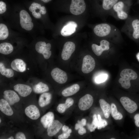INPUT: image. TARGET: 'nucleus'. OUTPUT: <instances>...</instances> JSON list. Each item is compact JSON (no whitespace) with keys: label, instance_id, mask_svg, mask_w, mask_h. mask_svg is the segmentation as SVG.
I'll list each match as a JSON object with an SVG mask.
<instances>
[{"label":"nucleus","instance_id":"412c9836","mask_svg":"<svg viewBox=\"0 0 139 139\" xmlns=\"http://www.w3.org/2000/svg\"><path fill=\"white\" fill-rule=\"evenodd\" d=\"M54 115L51 112H49L42 116L40 122L44 127L47 128L50 124L54 120Z\"/></svg>","mask_w":139,"mask_h":139},{"label":"nucleus","instance_id":"5fc2aeb1","mask_svg":"<svg viewBox=\"0 0 139 139\" xmlns=\"http://www.w3.org/2000/svg\"><path fill=\"white\" fill-rule=\"evenodd\" d=\"M138 139H139V138Z\"/></svg>","mask_w":139,"mask_h":139},{"label":"nucleus","instance_id":"aec40b11","mask_svg":"<svg viewBox=\"0 0 139 139\" xmlns=\"http://www.w3.org/2000/svg\"><path fill=\"white\" fill-rule=\"evenodd\" d=\"M0 110L3 113L8 116H11L13 113V111L10 105L4 99H0Z\"/></svg>","mask_w":139,"mask_h":139},{"label":"nucleus","instance_id":"cd10ccee","mask_svg":"<svg viewBox=\"0 0 139 139\" xmlns=\"http://www.w3.org/2000/svg\"><path fill=\"white\" fill-rule=\"evenodd\" d=\"M0 72L2 75L8 78L12 77L14 74L13 70L6 68L4 64L1 62L0 63Z\"/></svg>","mask_w":139,"mask_h":139},{"label":"nucleus","instance_id":"603ef678","mask_svg":"<svg viewBox=\"0 0 139 139\" xmlns=\"http://www.w3.org/2000/svg\"><path fill=\"white\" fill-rule=\"evenodd\" d=\"M115 138H111V139H115Z\"/></svg>","mask_w":139,"mask_h":139},{"label":"nucleus","instance_id":"1a4fd4ad","mask_svg":"<svg viewBox=\"0 0 139 139\" xmlns=\"http://www.w3.org/2000/svg\"><path fill=\"white\" fill-rule=\"evenodd\" d=\"M51 74L53 79L59 84L65 83L67 80L66 73L64 71L58 68H54L51 71Z\"/></svg>","mask_w":139,"mask_h":139},{"label":"nucleus","instance_id":"7ed1b4c3","mask_svg":"<svg viewBox=\"0 0 139 139\" xmlns=\"http://www.w3.org/2000/svg\"><path fill=\"white\" fill-rule=\"evenodd\" d=\"M120 75L121 77L119 79V82L121 86L126 89L130 87L131 85L130 81L136 79L137 77L136 72L130 69L123 70L121 72Z\"/></svg>","mask_w":139,"mask_h":139},{"label":"nucleus","instance_id":"9d476101","mask_svg":"<svg viewBox=\"0 0 139 139\" xmlns=\"http://www.w3.org/2000/svg\"><path fill=\"white\" fill-rule=\"evenodd\" d=\"M75 48L74 43L71 41H67L64 44L61 54V57L64 60L69 59Z\"/></svg>","mask_w":139,"mask_h":139},{"label":"nucleus","instance_id":"423d86ee","mask_svg":"<svg viewBox=\"0 0 139 139\" xmlns=\"http://www.w3.org/2000/svg\"><path fill=\"white\" fill-rule=\"evenodd\" d=\"M51 47V45L49 43L46 44L44 41H39L36 43L35 48L38 53L43 55L44 58L48 59L51 54V51L50 50Z\"/></svg>","mask_w":139,"mask_h":139},{"label":"nucleus","instance_id":"e433bc0d","mask_svg":"<svg viewBox=\"0 0 139 139\" xmlns=\"http://www.w3.org/2000/svg\"><path fill=\"white\" fill-rule=\"evenodd\" d=\"M16 139H25L26 137L24 134L21 132H19L16 133L15 136Z\"/></svg>","mask_w":139,"mask_h":139},{"label":"nucleus","instance_id":"c756f323","mask_svg":"<svg viewBox=\"0 0 139 139\" xmlns=\"http://www.w3.org/2000/svg\"><path fill=\"white\" fill-rule=\"evenodd\" d=\"M111 115L113 118L116 120H121L123 118L122 114L118 112L116 105L114 103L111 105Z\"/></svg>","mask_w":139,"mask_h":139},{"label":"nucleus","instance_id":"a878e982","mask_svg":"<svg viewBox=\"0 0 139 139\" xmlns=\"http://www.w3.org/2000/svg\"><path fill=\"white\" fill-rule=\"evenodd\" d=\"M13 50L12 45L8 42H4L0 44V53L4 55H8L11 53Z\"/></svg>","mask_w":139,"mask_h":139},{"label":"nucleus","instance_id":"58836bf2","mask_svg":"<svg viewBox=\"0 0 139 139\" xmlns=\"http://www.w3.org/2000/svg\"><path fill=\"white\" fill-rule=\"evenodd\" d=\"M33 16L35 18L37 19L40 18L41 17V14L40 12L34 11L32 12Z\"/></svg>","mask_w":139,"mask_h":139},{"label":"nucleus","instance_id":"3c124183","mask_svg":"<svg viewBox=\"0 0 139 139\" xmlns=\"http://www.w3.org/2000/svg\"><path fill=\"white\" fill-rule=\"evenodd\" d=\"M14 138L13 136H11L10 137H9L8 138V139H13Z\"/></svg>","mask_w":139,"mask_h":139},{"label":"nucleus","instance_id":"a18cd8bd","mask_svg":"<svg viewBox=\"0 0 139 139\" xmlns=\"http://www.w3.org/2000/svg\"><path fill=\"white\" fill-rule=\"evenodd\" d=\"M135 124L137 127H139V119L135 120Z\"/></svg>","mask_w":139,"mask_h":139},{"label":"nucleus","instance_id":"dca6fc26","mask_svg":"<svg viewBox=\"0 0 139 139\" xmlns=\"http://www.w3.org/2000/svg\"><path fill=\"white\" fill-rule=\"evenodd\" d=\"M13 88L20 96L23 97L29 95L32 91L30 86L24 84H17L14 86Z\"/></svg>","mask_w":139,"mask_h":139},{"label":"nucleus","instance_id":"72a5a7b5","mask_svg":"<svg viewBox=\"0 0 139 139\" xmlns=\"http://www.w3.org/2000/svg\"><path fill=\"white\" fill-rule=\"evenodd\" d=\"M66 109L65 103H61L59 104L57 108V111L60 113H64Z\"/></svg>","mask_w":139,"mask_h":139},{"label":"nucleus","instance_id":"6e6552de","mask_svg":"<svg viewBox=\"0 0 139 139\" xmlns=\"http://www.w3.org/2000/svg\"><path fill=\"white\" fill-rule=\"evenodd\" d=\"M95 66V62L93 58L90 55H86L83 59L82 71L84 73H89L94 70Z\"/></svg>","mask_w":139,"mask_h":139},{"label":"nucleus","instance_id":"9b49d317","mask_svg":"<svg viewBox=\"0 0 139 139\" xmlns=\"http://www.w3.org/2000/svg\"><path fill=\"white\" fill-rule=\"evenodd\" d=\"M120 101L125 110L130 113H133L137 108L136 103L128 97H121Z\"/></svg>","mask_w":139,"mask_h":139},{"label":"nucleus","instance_id":"c03bdc74","mask_svg":"<svg viewBox=\"0 0 139 139\" xmlns=\"http://www.w3.org/2000/svg\"><path fill=\"white\" fill-rule=\"evenodd\" d=\"M83 127L80 124L77 123L75 125V129L76 130H77Z\"/></svg>","mask_w":139,"mask_h":139},{"label":"nucleus","instance_id":"49530a36","mask_svg":"<svg viewBox=\"0 0 139 139\" xmlns=\"http://www.w3.org/2000/svg\"><path fill=\"white\" fill-rule=\"evenodd\" d=\"M134 118L135 120L139 119V114H136L134 116Z\"/></svg>","mask_w":139,"mask_h":139},{"label":"nucleus","instance_id":"bb28decb","mask_svg":"<svg viewBox=\"0 0 139 139\" xmlns=\"http://www.w3.org/2000/svg\"><path fill=\"white\" fill-rule=\"evenodd\" d=\"M33 91L36 93H41L48 91L49 88L46 84L40 82L35 85L33 87Z\"/></svg>","mask_w":139,"mask_h":139},{"label":"nucleus","instance_id":"c9c22d12","mask_svg":"<svg viewBox=\"0 0 139 139\" xmlns=\"http://www.w3.org/2000/svg\"><path fill=\"white\" fill-rule=\"evenodd\" d=\"M6 10V5L3 2H0V14H2L5 13Z\"/></svg>","mask_w":139,"mask_h":139},{"label":"nucleus","instance_id":"de8ad7c7","mask_svg":"<svg viewBox=\"0 0 139 139\" xmlns=\"http://www.w3.org/2000/svg\"><path fill=\"white\" fill-rule=\"evenodd\" d=\"M72 132V129H71L69 128L68 130L67 131L66 133H69V134H70Z\"/></svg>","mask_w":139,"mask_h":139},{"label":"nucleus","instance_id":"2eb2a0df","mask_svg":"<svg viewBox=\"0 0 139 139\" xmlns=\"http://www.w3.org/2000/svg\"><path fill=\"white\" fill-rule=\"evenodd\" d=\"M3 97L11 106L19 102L20 98L18 94L14 91L8 90L4 91L3 93Z\"/></svg>","mask_w":139,"mask_h":139},{"label":"nucleus","instance_id":"8fccbe9b","mask_svg":"<svg viewBox=\"0 0 139 139\" xmlns=\"http://www.w3.org/2000/svg\"><path fill=\"white\" fill-rule=\"evenodd\" d=\"M136 57L137 60L139 62V52L136 55Z\"/></svg>","mask_w":139,"mask_h":139},{"label":"nucleus","instance_id":"2f4dec72","mask_svg":"<svg viewBox=\"0 0 139 139\" xmlns=\"http://www.w3.org/2000/svg\"><path fill=\"white\" fill-rule=\"evenodd\" d=\"M98 122V120L96 114L93 115V120L91 124H88L87 126L91 132L94 131L97 127Z\"/></svg>","mask_w":139,"mask_h":139},{"label":"nucleus","instance_id":"0eeeda50","mask_svg":"<svg viewBox=\"0 0 139 139\" xmlns=\"http://www.w3.org/2000/svg\"><path fill=\"white\" fill-rule=\"evenodd\" d=\"M86 8L84 0H72L70 10L72 14L77 15L83 13Z\"/></svg>","mask_w":139,"mask_h":139},{"label":"nucleus","instance_id":"4c0bfd02","mask_svg":"<svg viewBox=\"0 0 139 139\" xmlns=\"http://www.w3.org/2000/svg\"><path fill=\"white\" fill-rule=\"evenodd\" d=\"M70 134L66 132H63V133L58 136V138L59 139H67L70 136Z\"/></svg>","mask_w":139,"mask_h":139},{"label":"nucleus","instance_id":"393cba45","mask_svg":"<svg viewBox=\"0 0 139 139\" xmlns=\"http://www.w3.org/2000/svg\"><path fill=\"white\" fill-rule=\"evenodd\" d=\"M99 103L105 117L106 118H108L111 113V106L103 99H101L99 100Z\"/></svg>","mask_w":139,"mask_h":139},{"label":"nucleus","instance_id":"a211bd4d","mask_svg":"<svg viewBox=\"0 0 139 139\" xmlns=\"http://www.w3.org/2000/svg\"><path fill=\"white\" fill-rule=\"evenodd\" d=\"M63 127V125L57 120H53L47 128V134L49 136L56 135Z\"/></svg>","mask_w":139,"mask_h":139},{"label":"nucleus","instance_id":"ddd939ff","mask_svg":"<svg viewBox=\"0 0 139 139\" xmlns=\"http://www.w3.org/2000/svg\"><path fill=\"white\" fill-rule=\"evenodd\" d=\"M110 45L109 41L107 40H103L100 41V46L93 44L91 47L94 53L97 56H99L101 55L103 51L109 49Z\"/></svg>","mask_w":139,"mask_h":139},{"label":"nucleus","instance_id":"f704fd0d","mask_svg":"<svg viewBox=\"0 0 139 139\" xmlns=\"http://www.w3.org/2000/svg\"><path fill=\"white\" fill-rule=\"evenodd\" d=\"M74 102V100L72 98H67L66 100L65 103H64L66 109L72 106Z\"/></svg>","mask_w":139,"mask_h":139},{"label":"nucleus","instance_id":"f257e3e1","mask_svg":"<svg viewBox=\"0 0 139 139\" xmlns=\"http://www.w3.org/2000/svg\"><path fill=\"white\" fill-rule=\"evenodd\" d=\"M93 32L97 36L100 37L117 35L120 32L115 26L107 23L96 25L94 28Z\"/></svg>","mask_w":139,"mask_h":139},{"label":"nucleus","instance_id":"f03ea898","mask_svg":"<svg viewBox=\"0 0 139 139\" xmlns=\"http://www.w3.org/2000/svg\"><path fill=\"white\" fill-rule=\"evenodd\" d=\"M128 7L125 5L124 2L120 1L117 2L114 5L110 14L118 19L126 20L128 18Z\"/></svg>","mask_w":139,"mask_h":139},{"label":"nucleus","instance_id":"4468645a","mask_svg":"<svg viewBox=\"0 0 139 139\" xmlns=\"http://www.w3.org/2000/svg\"><path fill=\"white\" fill-rule=\"evenodd\" d=\"M77 26V23L73 21H70L63 27L61 31L62 35L64 37L69 36L76 31Z\"/></svg>","mask_w":139,"mask_h":139},{"label":"nucleus","instance_id":"4be33fe9","mask_svg":"<svg viewBox=\"0 0 139 139\" xmlns=\"http://www.w3.org/2000/svg\"><path fill=\"white\" fill-rule=\"evenodd\" d=\"M80 86L77 84H74L64 90L62 92V95L66 97L72 95L79 90Z\"/></svg>","mask_w":139,"mask_h":139},{"label":"nucleus","instance_id":"f8f14e48","mask_svg":"<svg viewBox=\"0 0 139 139\" xmlns=\"http://www.w3.org/2000/svg\"><path fill=\"white\" fill-rule=\"evenodd\" d=\"M93 102V97L90 94H86L79 100L78 104L79 108L81 110H87L92 106Z\"/></svg>","mask_w":139,"mask_h":139},{"label":"nucleus","instance_id":"b1692460","mask_svg":"<svg viewBox=\"0 0 139 139\" xmlns=\"http://www.w3.org/2000/svg\"><path fill=\"white\" fill-rule=\"evenodd\" d=\"M118 0H103L102 8L106 15L110 14L114 5L118 2Z\"/></svg>","mask_w":139,"mask_h":139},{"label":"nucleus","instance_id":"09e8293b","mask_svg":"<svg viewBox=\"0 0 139 139\" xmlns=\"http://www.w3.org/2000/svg\"><path fill=\"white\" fill-rule=\"evenodd\" d=\"M45 3H47L51 0H41Z\"/></svg>","mask_w":139,"mask_h":139},{"label":"nucleus","instance_id":"6ab92c4d","mask_svg":"<svg viewBox=\"0 0 139 139\" xmlns=\"http://www.w3.org/2000/svg\"><path fill=\"white\" fill-rule=\"evenodd\" d=\"M11 66L12 69L17 72H23L26 70V64L22 59L17 58L11 62Z\"/></svg>","mask_w":139,"mask_h":139},{"label":"nucleus","instance_id":"7c9ffc66","mask_svg":"<svg viewBox=\"0 0 139 139\" xmlns=\"http://www.w3.org/2000/svg\"><path fill=\"white\" fill-rule=\"evenodd\" d=\"M108 74L105 72H101L95 76L94 81L97 83L99 84L105 82L107 79Z\"/></svg>","mask_w":139,"mask_h":139},{"label":"nucleus","instance_id":"39448f33","mask_svg":"<svg viewBox=\"0 0 139 139\" xmlns=\"http://www.w3.org/2000/svg\"><path fill=\"white\" fill-rule=\"evenodd\" d=\"M20 24L21 27L27 30H31L33 27V24L30 15L26 11L22 10L19 14Z\"/></svg>","mask_w":139,"mask_h":139},{"label":"nucleus","instance_id":"79ce46f5","mask_svg":"<svg viewBox=\"0 0 139 139\" xmlns=\"http://www.w3.org/2000/svg\"><path fill=\"white\" fill-rule=\"evenodd\" d=\"M40 12L41 14L42 15L45 14L46 12V11L45 7L44 6H42L40 10Z\"/></svg>","mask_w":139,"mask_h":139},{"label":"nucleus","instance_id":"864d4df0","mask_svg":"<svg viewBox=\"0 0 139 139\" xmlns=\"http://www.w3.org/2000/svg\"><path fill=\"white\" fill-rule=\"evenodd\" d=\"M1 119H0V123H1Z\"/></svg>","mask_w":139,"mask_h":139},{"label":"nucleus","instance_id":"a19ab883","mask_svg":"<svg viewBox=\"0 0 139 139\" xmlns=\"http://www.w3.org/2000/svg\"><path fill=\"white\" fill-rule=\"evenodd\" d=\"M77 123L80 124L83 126H85L86 124V120L85 119H82L81 121L78 120Z\"/></svg>","mask_w":139,"mask_h":139},{"label":"nucleus","instance_id":"20e7f679","mask_svg":"<svg viewBox=\"0 0 139 139\" xmlns=\"http://www.w3.org/2000/svg\"><path fill=\"white\" fill-rule=\"evenodd\" d=\"M126 20V22L122 29V31L127 33L131 32L132 35L134 38H139V20H134L131 23Z\"/></svg>","mask_w":139,"mask_h":139},{"label":"nucleus","instance_id":"37998d69","mask_svg":"<svg viewBox=\"0 0 139 139\" xmlns=\"http://www.w3.org/2000/svg\"><path fill=\"white\" fill-rule=\"evenodd\" d=\"M69 129V127L67 126L64 125L62 127V130L63 132H67L68 130Z\"/></svg>","mask_w":139,"mask_h":139},{"label":"nucleus","instance_id":"f3484780","mask_svg":"<svg viewBox=\"0 0 139 139\" xmlns=\"http://www.w3.org/2000/svg\"><path fill=\"white\" fill-rule=\"evenodd\" d=\"M25 112L28 117L32 120L37 119L40 115L39 110L34 105H31L27 107L25 109Z\"/></svg>","mask_w":139,"mask_h":139},{"label":"nucleus","instance_id":"ea45409f","mask_svg":"<svg viewBox=\"0 0 139 139\" xmlns=\"http://www.w3.org/2000/svg\"><path fill=\"white\" fill-rule=\"evenodd\" d=\"M86 132V129L83 127L80 128L78 131V133L80 135H82Z\"/></svg>","mask_w":139,"mask_h":139},{"label":"nucleus","instance_id":"5701e85b","mask_svg":"<svg viewBox=\"0 0 139 139\" xmlns=\"http://www.w3.org/2000/svg\"><path fill=\"white\" fill-rule=\"evenodd\" d=\"M51 95L49 93H44L40 96L38 103L41 107H44L49 104L50 102Z\"/></svg>","mask_w":139,"mask_h":139},{"label":"nucleus","instance_id":"473e14b6","mask_svg":"<svg viewBox=\"0 0 139 139\" xmlns=\"http://www.w3.org/2000/svg\"><path fill=\"white\" fill-rule=\"evenodd\" d=\"M98 122L97 127L98 129H100L102 128H104L108 124L106 120L101 118L99 115H98Z\"/></svg>","mask_w":139,"mask_h":139},{"label":"nucleus","instance_id":"c85d7f7f","mask_svg":"<svg viewBox=\"0 0 139 139\" xmlns=\"http://www.w3.org/2000/svg\"><path fill=\"white\" fill-rule=\"evenodd\" d=\"M9 35V31L7 26L4 24H0V40L6 39Z\"/></svg>","mask_w":139,"mask_h":139}]
</instances>
